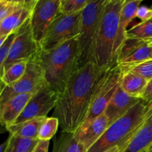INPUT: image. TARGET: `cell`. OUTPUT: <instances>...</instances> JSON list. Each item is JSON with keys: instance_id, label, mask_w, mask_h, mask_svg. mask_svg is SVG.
Listing matches in <instances>:
<instances>
[{"instance_id": "6da1fadb", "label": "cell", "mask_w": 152, "mask_h": 152, "mask_svg": "<svg viewBox=\"0 0 152 152\" xmlns=\"http://www.w3.org/2000/svg\"><path fill=\"white\" fill-rule=\"evenodd\" d=\"M109 69L102 70L88 62L73 74L58 95L53 114L59 120L62 132L74 134L83 125L96 90Z\"/></svg>"}, {"instance_id": "7a4b0ae2", "label": "cell", "mask_w": 152, "mask_h": 152, "mask_svg": "<svg viewBox=\"0 0 152 152\" xmlns=\"http://www.w3.org/2000/svg\"><path fill=\"white\" fill-rule=\"evenodd\" d=\"M37 60L44 73L45 83L59 95L65 89L73 74L79 69L77 37L52 50H40Z\"/></svg>"}, {"instance_id": "3957f363", "label": "cell", "mask_w": 152, "mask_h": 152, "mask_svg": "<svg viewBox=\"0 0 152 152\" xmlns=\"http://www.w3.org/2000/svg\"><path fill=\"white\" fill-rule=\"evenodd\" d=\"M125 0H106L95 37L92 62L102 70L117 64L114 46L118 32L120 10Z\"/></svg>"}, {"instance_id": "277c9868", "label": "cell", "mask_w": 152, "mask_h": 152, "mask_svg": "<svg viewBox=\"0 0 152 152\" xmlns=\"http://www.w3.org/2000/svg\"><path fill=\"white\" fill-rule=\"evenodd\" d=\"M147 104L141 99L126 115L110 125L99 139L86 152H105L117 145L126 146L145 121Z\"/></svg>"}, {"instance_id": "5b68a950", "label": "cell", "mask_w": 152, "mask_h": 152, "mask_svg": "<svg viewBox=\"0 0 152 152\" xmlns=\"http://www.w3.org/2000/svg\"><path fill=\"white\" fill-rule=\"evenodd\" d=\"M106 0H91L81 13L80 34L77 37L79 50V68L92 62L95 37Z\"/></svg>"}, {"instance_id": "8992f818", "label": "cell", "mask_w": 152, "mask_h": 152, "mask_svg": "<svg viewBox=\"0 0 152 152\" xmlns=\"http://www.w3.org/2000/svg\"><path fill=\"white\" fill-rule=\"evenodd\" d=\"M81 13L74 15L59 14L50 25L45 38L40 43V50H52L78 37Z\"/></svg>"}, {"instance_id": "52a82bcc", "label": "cell", "mask_w": 152, "mask_h": 152, "mask_svg": "<svg viewBox=\"0 0 152 152\" xmlns=\"http://www.w3.org/2000/svg\"><path fill=\"white\" fill-rule=\"evenodd\" d=\"M44 73L37 60V56L28 62L23 77L9 86L0 82V105L15 96L34 94L45 85Z\"/></svg>"}, {"instance_id": "ba28073f", "label": "cell", "mask_w": 152, "mask_h": 152, "mask_svg": "<svg viewBox=\"0 0 152 152\" xmlns=\"http://www.w3.org/2000/svg\"><path fill=\"white\" fill-rule=\"evenodd\" d=\"M121 69L117 64L111 67L98 86L86 119L80 128L85 127L104 114L107 105L120 86ZM79 128V129H80Z\"/></svg>"}, {"instance_id": "9c48e42d", "label": "cell", "mask_w": 152, "mask_h": 152, "mask_svg": "<svg viewBox=\"0 0 152 152\" xmlns=\"http://www.w3.org/2000/svg\"><path fill=\"white\" fill-rule=\"evenodd\" d=\"M40 46L34 39L28 19L16 31V37L9 48L3 65L2 74L13 64L20 61H30L38 56Z\"/></svg>"}, {"instance_id": "30bf717a", "label": "cell", "mask_w": 152, "mask_h": 152, "mask_svg": "<svg viewBox=\"0 0 152 152\" xmlns=\"http://www.w3.org/2000/svg\"><path fill=\"white\" fill-rule=\"evenodd\" d=\"M60 0H37L30 17V26L35 41L40 45L49 27L60 14Z\"/></svg>"}, {"instance_id": "8fae6325", "label": "cell", "mask_w": 152, "mask_h": 152, "mask_svg": "<svg viewBox=\"0 0 152 152\" xmlns=\"http://www.w3.org/2000/svg\"><path fill=\"white\" fill-rule=\"evenodd\" d=\"M57 97V94L45 83L39 90L34 94L13 124H18L33 119L47 117L48 114L56 106Z\"/></svg>"}, {"instance_id": "7c38bea8", "label": "cell", "mask_w": 152, "mask_h": 152, "mask_svg": "<svg viewBox=\"0 0 152 152\" xmlns=\"http://www.w3.org/2000/svg\"><path fill=\"white\" fill-rule=\"evenodd\" d=\"M152 58V42L127 38L119 50L117 64L120 67L140 63Z\"/></svg>"}, {"instance_id": "4fadbf2b", "label": "cell", "mask_w": 152, "mask_h": 152, "mask_svg": "<svg viewBox=\"0 0 152 152\" xmlns=\"http://www.w3.org/2000/svg\"><path fill=\"white\" fill-rule=\"evenodd\" d=\"M37 0H22L20 4L0 22V38L17 31L32 14Z\"/></svg>"}, {"instance_id": "5bb4252c", "label": "cell", "mask_w": 152, "mask_h": 152, "mask_svg": "<svg viewBox=\"0 0 152 152\" xmlns=\"http://www.w3.org/2000/svg\"><path fill=\"white\" fill-rule=\"evenodd\" d=\"M140 101L141 99L139 98L131 96L125 93L119 86L114 96L107 105L104 114L111 125L126 115Z\"/></svg>"}, {"instance_id": "9a60e30c", "label": "cell", "mask_w": 152, "mask_h": 152, "mask_svg": "<svg viewBox=\"0 0 152 152\" xmlns=\"http://www.w3.org/2000/svg\"><path fill=\"white\" fill-rule=\"evenodd\" d=\"M109 126L108 120L103 114L85 127L77 129L74 136L88 150L99 139Z\"/></svg>"}, {"instance_id": "2e32d148", "label": "cell", "mask_w": 152, "mask_h": 152, "mask_svg": "<svg viewBox=\"0 0 152 152\" xmlns=\"http://www.w3.org/2000/svg\"><path fill=\"white\" fill-rule=\"evenodd\" d=\"M142 0H125L119 18L118 32H117V40L114 46V56L117 62V56L119 50L123 46V43L126 39V34L128 31V27L130 25L134 19L136 17L137 10L140 6Z\"/></svg>"}, {"instance_id": "e0dca14e", "label": "cell", "mask_w": 152, "mask_h": 152, "mask_svg": "<svg viewBox=\"0 0 152 152\" xmlns=\"http://www.w3.org/2000/svg\"><path fill=\"white\" fill-rule=\"evenodd\" d=\"M34 94L17 95L1 104L0 105V122L6 127L13 125Z\"/></svg>"}, {"instance_id": "ac0fdd59", "label": "cell", "mask_w": 152, "mask_h": 152, "mask_svg": "<svg viewBox=\"0 0 152 152\" xmlns=\"http://www.w3.org/2000/svg\"><path fill=\"white\" fill-rule=\"evenodd\" d=\"M152 147V117L144 122L121 152H145Z\"/></svg>"}, {"instance_id": "d6986e66", "label": "cell", "mask_w": 152, "mask_h": 152, "mask_svg": "<svg viewBox=\"0 0 152 152\" xmlns=\"http://www.w3.org/2000/svg\"><path fill=\"white\" fill-rule=\"evenodd\" d=\"M147 83L148 80L141 76L127 70L121 69L120 88L129 96L140 99Z\"/></svg>"}, {"instance_id": "ffe728a7", "label": "cell", "mask_w": 152, "mask_h": 152, "mask_svg": "<svg viewBox=\"0 0 152 152\" xmlns=\"http://www.w3.org/2000/svg\"><path fill=\"white\" fill-rule=\"evenodd\" d=\"M44 118H37L27 120L23 123L13 124L7 127L10 134L28 139H38V132Z\"/></svg>"}, {"instance_id": "44dd1931", "label": "cell", "mask_w": 152, "mask_h": 152, "mask_svg": "<svg viewBox=\"0 0 152 152\" xmlns=\"http://www.w3.org/2000/svg\"><path fill=\"white\" fill-rule=\"evenodd\" d=\"M86 148L76 140L74 134L62 132L53 142V152H86Z\"/></svg>"}, {"instance_id": "7402d4cb", "label": "cell", "mask_w": 152, "mask_h": 152, "mask_svg": "<svg viewBox=\"0 0 152 152\" xmlns=\"http://www.w3.org/2000/svg\"><path fill=\"white\" fill-rule=\"evenodd\" d=\"M4 152H32L39 140L28 139L10 134Z\"/></svg>"}, {"instance_id": "603a6c76", "label": "cell", "mask_w": 152, "mask_h": 152, "mask_svg": "<svg viewBox=\"0 0 152 152\" xmlns=\"http://www.w3.org/2000/svg\"><path fill=\"white\" fill-rule=\"evenodd\" d=\"M28 62L20 61L10 65L2 74L1 77V83L4 86H9L20 80L25 74Z\"/></svg>"}, {"instance_id": "cb8c5ba5", "label": "cell", "mask_w": 152, "mask_h": 152, "mask_svg": "<svg viewBox=\"0 0 152 152\" xmlns=\"http://www.w3.org/2000/svg\"><path fill=\"white\" fill-rule=\"evenodd\" d=\"M127 38L152 42V19L139 22L128 30L126 34Z\"/></svg>"}, {"instance_id": "d4e9b609", "label": "cell", "mask_w": 152, "mask_h": 152, "mask_svg": "<svg viewBox=\"0 0 152 152\" xmlns=\"http://www.w3.org/2000/svg\"><path fill=\"white\" fill-rule=\"evenodd\" d=\"M59 123L54 117H45L38 132L39 140H50L57 132Z\"/></svg>"}, {"instance_id": "484cf974", "label": "cell", "mask_w": 152, "mask_h": 152, "mask_svg": "<svg viewBox=\"0 0 152 152\" xmlns=\"http://www.w3.org/2000/svg\"><path fill=\"white\" fill-rule=\"evenodd\" d=\"M91 0H60L59 13L64 15L80 13L85 9Z\"/></svg>"}, {"instance_id": "4316f807", "label": "cell", "mask_w": 152, "mask_h": 152, "mask_svg": "<svg viewBox=\"0 0 152 152\" xmlns=\"http://www.w3.org/2000/svg\"><path fill=\"white\" fill-rule=\"evenodd\" d=\"M120 68L122 70H127L135 73L145 78L148 81L152 79V58L134 65L120 67Z\"/></svg>"}, {"instance_id": "83f0119b", "label": "cell", "mask_w": 152, "mask_h": 152, "mask_svg": "<svg viewBox=\"0 0 152 152\" xmlns=\"http://www.w3.org/2000/svg\"><path fill=\"white\" fill-rule=\"evenodd\" d=\"M21 1L22 0H0V22L10 15Z\"/></svg>"}, {"instance_id": "f1b7e54d", "label": "cell", "mask_w": 152, "mask_h": 152, "mask_svg": "<svg viewBox=\"0 0 152 152\" xmlns=\"http://www.w3.org/2000/svg\"><path fill=\"white\" fill-rule=\"evenodd\" d=\"M16 31L10 34V35L7 37V38L6 39L4 44H3L2 45H1V47L0 48V82H1V76H2L3 65H4V62H5L6 58H7L9 48H10V45H11L15 37H16Z\"/></svg>"}, {"instance_id": "f546056e", "label": "cell", "mask_w": 152, "mask_h": 152, "mask_svg": "<svg viewBox=\"0 0 152 152\" xmlns=\"http://www.w3.org/2000/svg\"><path fill=\"white\" fill-rule=\"evenodd\" d=\"M136 17L141 20V22H145L152 19V9L146 6H140L137 10Z\"/></svg>"}, {"instance_id": "4dcf8cb0", "label": "cell", "mask_w": 152, "mask_h": 152, "mask_svg": "<svg viewBox=\"0 0 152 152\" xmlns=\"http://www.w3.org/2000/svg\"><path fill=\"white\" fill-rule=\"evenodd\" d=\"M140 99L143 100L144 102L149 103L152 102V79L148 80L147 86L141 96Z\"/></svg>"}, {"instance_id": "1f68e13d", "label": "cell", "mask_w": 152, "mask_h": 152, "mask_svg": "<svg viewBox=\"0 0 152 152\" xmlns=\"http://www.w3.org/2000/svg\"><path fill=\"white\" fill-rule=\"evenodd\" d=\"M50 140H39L32 152H48Z\"/></svg>"}, {"instance_id": "d6a6232c", "label": "cell", "mask_w": 152, "mask_h": 152, "mask_svg": "<svg viewBox=\"0 0 152 152\" xmlns=\"http://www.w3.org/2000/svg\"><path fill=\"white\" fill-rule=\"evenodd\" d=\"M151 117H152V102L148 103L146 105V111H145V117H144L145 121L149 120V119L151 118Z\"/></svg>"}, {"instance_id": "836d02e7", "label": "cell", "mask_w": 152, "mask_h": 152, "mask_svg": "<svg viewBox=\"0 0 152 152\" xmlns=\"http://www.w3.org/2000/svg\"><path fill=\"white\" fill-rule=\"evenodd\" d=\"M124 148L125 147L123 146H119V145H117V146L113 147L112 148L108 150V151L105 152H121L123 149H124Z\"/></svg>"}, {"instance_id": "e575fe53", "label": "cell", "mask_w": 152, "mask_h": 152, "mask_svg": "<svg viewBox=\"0 0 152 152\" xmlns=\"http://www.w3.org/2000/svg\"><path fill=\"white\" fill-rule=\"evenodd\" d=\"M5 132H7V127H6L4 125H3L2 123L0 122V134H3Z\"/></svg>"}, {"instance_id": "d590c367", "label": "cell", "mask_w": 152, "mask_h": 152, "mask_svg": "<svg viewBox=\"0 0 152 152\" xmlns=\"http://www.w3.org/2000/svg\"><path fill=\"white\" fill-rule=\"evenodd\" d=\"M6 145H7V141H5L3 143L0 144V152H4L5 150Z\"/></svg>"}, {"instance_id": "8d00e7d4", "label": "cell", "mask_w": 152, "mask_h": 152, "mask_svg": "<svg viewBox=\"0 0 152 152\" xmlns=\"http://www.w3.org/2000/svg\"><path fill=\"white\" fill-rule=\"evenodd\" d=\"M7 37H8V36H7ZM7 37H1V38H0V48H1V45L4 44V41H5L6 39L7 38Z\"/></svg>"}, {"instance_id": "74e56055", "label": "cell", "mask_w": 152, "mask_h": 152, "mask_svg": "<svg viewBox=\"0 0 152 152\" xmlns=\"http://www.w3.org/2000/svg\"><path fill=\"white\" fill-rule=\"evenodd\" d=\"M145 152H152V147H151V148H150V149H148V151H145Z\"/></svg>"}, {"instance_id": "f35d334b", "label": "cell", "mask_w": 152, "mask_h": 152, "mask_svg": "<svg viewBox=\"0 0 152 152\" xmlns=\"http://www.w3.org/2000/svg\"><path fill=\"white\" fill-rule=\"evenodd\" d=\"M151 9H152V7H151Z\"/></svg>"}]
</instances>
